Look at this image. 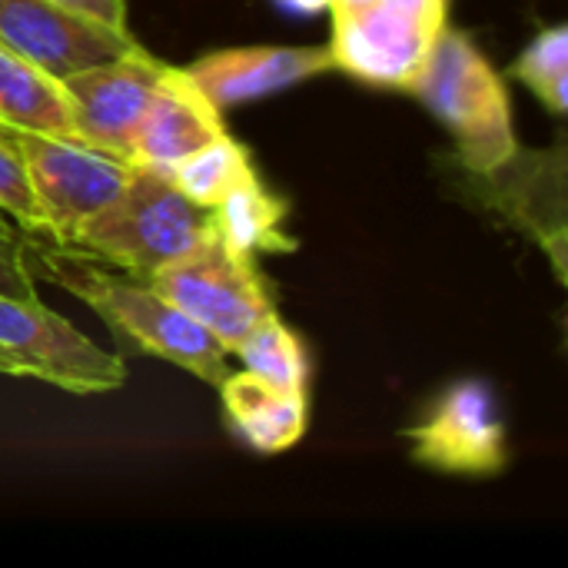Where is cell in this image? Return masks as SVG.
Instances as JSON below:
<instances>
[{"label":"cell","instance_id":"1","mask_svg":"<svg viewBox=\"0 0 568 568\" xmlns=\"http://www.w3.org/2000/svg\"><path fill=\"white\" fill-rule=\"evenodd\" d=\"M23 256L30 276L50 280L53 286L83 300L106 326L136 343L143 353L166 359L210 386H220L230 376L226 349L150 283L110 276L103 266L90 263L83 250L33 233H23Z\"/></svg>","mask_w":568,"mask_h":568},{"label":"cell","instance_id":"2","mask_svg":"<svg viewBox=\"0 0 568 568\" xmlns=\"http://www.w3.org/2000/svg\"><path fill=\"white\" fill-rule=\"evenodd\" d=\"M210 233H216L213 210L183 196L166 173L133 166L123 190L67 246L100 256L146 283L160 266L180 260Z\"/></svg>","mask_w":568,"mask_h":568},{"label":"cell","instance_id":"3","mask_svg":"<svg viewBox=\"0 0 568 568\" xmlns=\"http://www.w3.org/2000/svg\"><path fill=\"white\" fill-rule=\"evenodd\" d=\"M409 93L449 130L456 156L473 176L493 173L519 150L506 83L466 33L449 27L439 33Z\"/></svg>","mask_w":568,"mask_h":568},{"label":"cell","instance_id":"4","mask_svg":"<svg viewBox=\"0 0 568 568\" xmlns=\"http://www.w3.org/2000/svg\"><path fill=\"white\" fill-rule=\"evenodd\" d=\"M333 70L383 90H413L439 33L449 0H359L333 7Z\"/></svg>","mask_w":568,"mask_h":568},{"label":"cell","instance_id":"5","mask_svg":"<svg viewBox=\"0 0 568 568\" xmlns=\"http://www.w3.org/2000/svg\"><path fill=\"white\" fill-rule=\"evenodd\" d=\"M0 373L33 376L63 393L100 396L126 383V363L40 300L0 296Z\"/></svg>","mask_w":568,"mask_h":568},{"label":"cell","instance_id":"6","mask_svg":"<svg viewBox=\"0 0 568 568\" xmlns=\"http://www.w3.org/2000/svg\"><path fill=\"white\" fill-rule=\"evenodd\" d=\"M163 300L196 320L226 353L273 310L253 256L236 253L216 233L146 280Z\"/></svg>","mask_w":568,"mask_h":568},{"label":"cell","instance_id":"7","mask_svg":"<svg viewBox=\"0 0 568 568\" xmlns=\"http://www.w3.org/2000/svg\"><path fill=\"white\" fill-rule=\"evenodd\" d=\"M13 140L30 173L33 193L43 206L50 240L63 246L97 210H103L123 190L133 173L130 160L90 143L20 130H13Z\"/></svg>","mask_w":568,"mask_h":568},{"label":"cell","instance_id":"8","mask_svg":"<svg viewBox=\"0 0 568 568\" xmlns=\"http://www.w3.org/2000/svg\"><path fill=\"white\" fill-rule=\"evenodd\" d=\"M409 453L419 466L449 476H496L509 463L506 423L489 383L459 379L426 416L406 429Z\"/></svg>","mask_w":568,"mask_h":568},{"label":"cell","instance_id":"9","mask_svg":"<svg viewBox=\"0 0 568 568\" xmlns=\"http://www.w3.org/2000/svg\"><path fill=\"white\" fill-rule=\"evenodd\" d=\"M0 43L57 80L143 47L130 27L103 23L63 0H0Z\"/></svg>","mask_w":568,"mask_h":568},{"label":"cell","instance_id":"10","mask_svg":"<svg viewBox=\"0 0 568 568\" xmlns=\"http://www.w3.org/2000/svg\"><path fill=\"white\" fill-rule=\"evenodd\" d=\"M566 143L549 150H516L503 166L486 176L483 200L506 223L523 230L552 263L559 283L568 276V213H566Z\"/></svg>","mask_w":568,"mask_h":568},{"label":"cell","instance_id":"11","mask_svg":"<svg viewBox=\"0 0 568 568\" xmlns=\"http://www.w3.org/2000/svg\"><path fill=\"white\" fill-rule=\"evenodd\" d=\"M163 70L166 63L140 47L126 57L63 77L60 83L70 100L80 140L130 160L136 126L156 93Z\"/></svg>","mask_w":568,"mask_h":568},{"label":"cell","instance_id":"12","mask_svg":"<svg viewBox=\"0 0 568 568\" xmlns=\"http://www.w3.org/2000/svg\"><path fill=\"white\" fill-rule=\"evenodd\" d=\"M190 80L213 100V106L230 110L250 100L283 93L303 80L333 70L329 47H226L196 57L183 67Z\"/></svg>","mask_w":568,"mask_h":568},{"label":"cell","instance_id":"13","mask_svg":"<svg viewBox=\"0 0 568 568\" xmlns=\"http://www.w3.org/2000/svg\"><path fill=\"white\" fill-rule=\"evenodd\" d=\"M226 133L223 110L190 80L183 67L163 70L156 93L136 126L130 163L170 173L180 160Z\"/></svg>","mask_w":568,"mask_h":568},{"label":"cell","instance_id":"14","mask_svg":"<svg viewBox=\"0 0 568 568\" xmlns=\"http://www.w3.org/2000/svg\"><path fill=\"white\" fill-rule=\"evenodd\" d=\"M223 416L230 429L256 453L276 456L293 449L310 426L306 393L280 389L253 373H230L220 386Z\"/></svg>","mask_w":568,"mask_h":568},{"label":"cell","instance_id":"15","mask_svg":"<svg viewBox=\"0 0 568 568\" xmlns=\"http://www.w3.org/2000/svg\"><path fill=\"white\" fill-rule=\"evenodd\" d=\"M0 123L20 133L80 140L63 83L0 43Z\"/></svg>","mask_w":568,"mask_h":568},{"label":"cell","instance_id":"16","mask_svg":"<svg viewBox=\"0 0 568 568\" xmlns=\"http://www.w3.org/2000/svg\"><path fill=\"white\" fill-rule=\"evenodd\" d=\"M286 213L290 203L276 196L253 170L213 206V226L216 236L236 253H293L296 236L286 233Z\"/></svg>","mask_w":568,"mask_h":568},{"label":"cell","instance_id":"17","mask_svg":"<svg viewBox=\"0 0 568 568\" xmlns=\"http://www.w3.org/2000/svg\"><path fill=\"white\" fill-rule=\"evenodd\" d=\"M230 353L243 359L246 373H253L280 389L306 393L310 366H306L303 343L276 313L263 316Z\"/></svg>","mask_w":568,"mask_h":568},{"label":"cell","instance_id":"18","mask_svg":"<svg viewBox=\"0 0 568 568\" xmlns=\"http://www.w3.org/2000/svg\"><path fill=\"white\" fill-rule=\"evenodd\" d=\"M246 173H253V160L243 143H236L230 133L216 136L213 143L200 146L186 160H180L166 176L176 183L183 196L193 203L213 210Z\"/></svg>","mask_w":568,"mask_h":568},{"label":"cell","instance_id":"19","mask_svg":"<svg viewBox=\"0 0 568 568\" xmlns=\"http://www.w3.org/2000/svg\"><path fill=\"white\" fill-rule=\"evenodd\" d=\"M509 77L519 80L552 113L566 116L568 106V27L552 23L532 37V43L513 60Z\"/></svg>","mask_w":568,"mask_h":568},{"label":"cell","instance_id":"20","mask_svg":"<svg viewBox=\"0 0 568 568\" xmlns=\"http://www.w3.org/2000/svg\"><path fill=\"white\" fill-rule=\"evenodd\" d=\"M0 213L17 220L23 233L50 240V226L43 216V206L33 193L30 173L23 166V156L17 150L13 130L0 123Z\"/></svg>","mask_w":568,"mask_h":568},{"label":"cell","instance_id":"21","mask_svg":"<svg viewBox=\"0 0 568 568\" xmlns=\"http://www.w3.org/2000/svg\"><path fill=\"white\" fill-rule=\"evenodd\" d=\"M0 296L40 300L27 256H23V233H17L3 213H0Z\"/></svg>","mask_w":568,"mask_h":568},{"label":"cell","instance_id":"22","mask_svg":"<svg viewBox=\"0 0 568 568\" xmlns=\"http://www.w3.org/2000/svg\"><path fill=\"white\" fill-rule=\"evenodd\" d=\"M103 23H113V27H126V0H63Z\"/></svg>","mask_w":568,"mask_h":568},{"label":"cell","instance_id":"23","mask_svg":"<svg viewBox=\"0 0 568 568\" xmlns=\"http://www.w3.org/2000/svg\"><path fill=\"white\" fill-rule=\"evenodd\" d=\"M280 3H286V7L296 10V13H320V10H329V0H280Z\"/></svg>","mask_w":568,"mask_h":568},{"label":"cell","instance_id":"24","mask_svg":"<svg viewBox=\"0 0 568 568\" xmlns=\"http://www.w3.org/2000/svg\"><path fill=\"white\" fill-rule=\"evenodd\" d=\"M349 3H359V0H329V10L333 7H349Z\"/></svg>","mask_w":568,"mask_h":568}]
</instances>
